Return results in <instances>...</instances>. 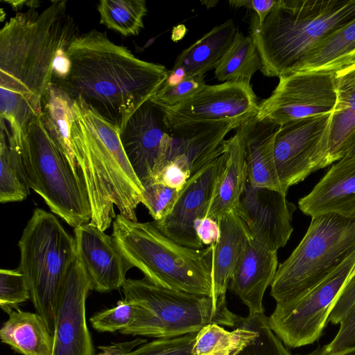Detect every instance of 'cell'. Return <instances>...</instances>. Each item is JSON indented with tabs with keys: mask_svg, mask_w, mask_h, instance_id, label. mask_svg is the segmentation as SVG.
<instances>
[{
	"mask_svg": "<svg viewBox=\"0 0 355 355\" xmlns=\"http://www.w3.org/2000/svg\"><path fill=\"white\" fill-rule=\"evenodd\" d=\"M339 324V329L333 340L323 345L325 351L329 354L355 347V302Z\"/></svg>",
	"mask_w": 355,
	"mask_h": 355,
	"instance_id": "obj_40",
	"label": "cell"
},
{
	"mask_svg": "<svg viewBox=\"0 0 355 355\" xmlns=\"http://www.w3.org/2000/svg\"><path fill=\"white\" fill-rule=\"evenodd\" d=\"M195 230L200 241L205 245L216 243L220 235L218 221L210 217H202L195 222Z\"/></svg>",
	"mask_w": 355,
	"mask_h": 355,
	"instance_id": "obj_43",
	"label": "cell"
},
{
	"mask_svg": "<svg viewBox=\"0 0 355 355\" xmlns=\"http://www.w3.org/2000/svg\"><path fill=\"white\" fill-rule=\"evenodd\" d=\"M257 336L248 316L232 331L220 325L209 324L198 333L192 355H236Z\"/></svg>",
	"mask_w": 355,
	"mask_h": 355,
	"instance_id": "obj_30",
	"label": "cell"
},
{
	"mask_svg": "<svg viewBox=\"0 0 355 355\" xmlns=\"http://www.w3.org/2000/svg\"><path fill=\"white\" fill-rule=\"evenodd\" d=\"M121 288L135 311L125 329L128 335L173 338L197 333L209 324L236 327L243 319L228 309L226 298L166 288L146 278H128Z\"/></svg>",
	"mask_w": 355,
	"mask_h": 355,
	"instance_id": "obj_6",
	"label": "cell"
},
{
	"mask_svg": "<svg viewBox=\"0 0 355 355\" xmlns=\"http://www.w3.org/2000/svg\"><path fill=\"white\" fill-rule=\"evenodd\" d=\"M73 105V100L63 89L58 83L51 82L42 98L41 116L70 164L80 176L71 142Z\"/></svg>",
	"mask_w": 355,
	"mask_h": 355,
	"instance_id": "obj_29",
	"label": "cell"
},
{
	"mask_svg": "<svg viewBox=\"0 0 355 355\" xmlns=\"http://www.w3.org/2000/svg\"><path fill=\"white\" fill-rule=\"evenodd\" d=\"M296 209L286 194L255 187L247 182L235 211L250 236L277 252L285 246L292 234Z\"/></svg>",
	"mask_w": 355,
	"mask_h": 355,
	"instance_id": "obj_16",
	"label": "cell"
},
{
	"mask_svg": "<svg viewBox=\"0 0 355 355\" xmlns=\"http://www.w3.org/2000/svg\"><path fill=\"white\" fill-rule=\"evenodd\" d=\"M205 85L204 76L187 77L173 87H162L149 101L159 107H173L192 98Z\"/></svg>",
	"mask_w": 355,
	"mask_h": 355,
	"instance_id": "obj_37",
	"label": "cell"
},
{
	"mask_svg": "<svg viewBox=\"0 0 355 355\" xmlns=\"http://www.w3.org/2000/svg\"><path fill=\"white\" fill-rule=\"evenodd\" d=\"M304 214L355 216V153L334 164L313 189L298 201Z\"/></svg>",
	"mask_w": 355,
	"mask_h": 355,
	"instance_id": "obj_21",
	"label": "cell"
},
{
	"mask_svg": "<svg viewBox=\"0 0 355 355\" xmlns=\"http://www.w3.org/2000/svg\"><path fill=\"white\" fill-rule=\"evenodd\" d=\"M112 237L119 250L149 282L166 288L214 297V244L203 248L183 246L161 232L152 222L132 220L117 214Z\"/></svg>",
	"mask_w": 355,
	"mask_h": 355,
	"instance_id": "obj_5",
	"label": "cell"
},
{
	"mask_svg": "<svg viewBox=\"0 0 355 355\" xmlns=\"http://www.w3.org/2000/svg\"><path fill=\"white\" fill-rule=\"evenodd\" d=\"M304 355H355V347L337 353L329 354L325 351L323 346H319L311 352Z\"/></svg>",
	"mask_w": 355,
	"mask_h": 355,
	"instance_id": "obj_47",
	"label": "cell"
},
{
	"mask_svg": "<svg viewBox=\"0 0 355 355\" xmlns=\"http://www.w3.org/2000/svg\"><path fill=\"white\" fill-rule=\"evenodd\" d=\"M71 142L91 208V223L103 231L119 214L137 220L144 187L120 139L121 129L80 98L73 100Z\"/></svg>",
	"mask_w": 355,
	"mask_h": 355,
	"instance_id": "obj_3",
	"label": "cell"
},
{
	"mask_svg": "<svg viewBox=\"0 0 355 355\" xmlns=\"http://www.w3.org/2000/svg\"><path fill=\"white\" fill-rule=\"evenodd\" d=\"M278 268L277 252L248 237L230 280L228 288L249 309V314L264 313V293Z\"/></svg>",
	"mask_w": 355,
	"mask_h": 355,
	"instance_id": "obj_20",
	"label": "cell"
},
{
	"mask_svg": "<svg viewBox=\"0 0 355 355\" xmlns=\"http://www.w3.org/2000/svg\"><path fill=\"white\" fill-rule=\"evenodd\" d=\"M256 116L236 128L244 146L248 182L253 187L287 195L277 174L274 155L275 139L280 125Z\"/></svg>",
	"mask_w": 355,
	"mask_h": 355,
	"instance_id": "obj_22",
	"label": "cell"
},
{
	"mask_svg": "<svg viewBox=\"0 0 355 355\" xmlns=\"http://www.w3.org/2000/svg\"><path fill=\"white\" fill-rule=\"evenodd\" d=\"M259 105L250 82L237 80L206 85L194 97L184 103L159 107L169 127L227 121L241 125L257 114Z\"/></svg>",
	"mask_w": 355,
	"mask_h": 355,
	"instance_id": "obj_13",
	"label": "cell"
},
{
	"mask_svg": "<svg viewBox=\"0 0 355 355\" xmlns=\"http://www.w3.org/2000/svg\"><path fill=\"white\" fill-rule=\"evenodd\" d=\"M277 1L232 0L229 1L228 3L232 7H245L252 10L256 14L259 23L262 24L275 6Z\"/></svg>",
	"mask_w": 355,
	"mask_h": 355,
	"instance_id": "obj_44",
	"label": "cell"
},
{
	"mask_svg": "<svg viewBox=\"0 0 355 355\" xmlns=\"http://www.w3.org/2000/svg\"><path fill=\"white\" fill-rule=\"evenodd\" d=\"M225 163V154L223 151L192 175L180 191L171 211L163 219L153 221L155 227L165 236L183 246L205 248L196 234L195 222L207 216Z\"/></svg>",
	"mask_w": 355,
	"mask_h": 355,
	"instance_id": "obj_15",
	"label": "cell"
},
{
	"mask_svg": "<svg viewBox=\"0 0 355 355\" xmlns=\"http://www.w3.org/2000/svg\"><path fill=\"white\" fill-rule=\"evenodd\" d=\"M354 153H355V142L352 145V148L349 149V152L347 153V154L346 155H353Z\"/></svg>",
	"mask_w": 355,
	"mask_h": 355,
	"instance_id": "obj_48",
	"label": "cell"
},
{
	"mask_svg": "<svg viewBox=\"0 0 355 355\" xmlns=\"http://www.w3.org/2000/svg\"><path fill=\"white\" fill-rule=\"evenodd\" d=\"M331 113L293 121L280 125L277 130L274 144L275 165L286 193L291 187L329 166Z\"/></svg>",
	"mask_w": 355,
	"mask_h": 355,
	"instance_id": "obj_11",
	"label": "cell"
},
{
	"mask_svg": "<svg viewBox=\"0 0 355 355\" xmlns=\"http://www.w3.org/2000/svg\"><path fill=\"white\" fill-rule=\"evenodd\" d=\"M134 313L133 306L121 300L114 307L94 314L89 321L98 331L114 333L127 327L132 321Z\"/></svg>",
	"mask_w": 355,
	"mask_h": 355,
	"instance_id": "obj_39",
	"label": "cell"
},
{
	"mask_svg": "<svg viewBox=\"0 0 355 355\" xmlns=\"http://www.w3.org/2000/svg\"><path fill=\"white\" fill-rule=\"evenodd\" d=\"M220 235L214 244L213 286L214 297L226 298V291L233 271L250 234L235 209L217 220Z\"/></svg>",
	"mask_w": 355,
	"mask_h": 355,
	"instance_id": "obj_24",
	"label": "cell"
},
{
	"mask_svg": "<svg viewBox=\"0 0 355 355\" xmlns=\"http://www.w3.org/2000/svg\"><path fill=\"white\" fill-rule=\"evenodd\" d=\"M261 69L256 45L250 35L238 31L235 38L214 71L215 78L221 82L246 80Z\"/></svg>",
	"mask_w": 355,
	"mask_h": 355,
	"instance_id": "obj_31",
	"label": "cell"
},
{
	"mask_svg": "<svg viewBox=\"0 0 355 355\" xmlns=\"http://www.w3.org/2000/svg\"><path fill=\"white\" fill-rule=\"evenodd\" d=\"M336 103L331 113L328 165L344 157L355 142V62L335 71Z\"/></svg>",
	"mask_w": 355,
	"mask_h": 355,
	"instance_id": "obj_23",
	"label": "cell"
},
{
	"mask_svg": "<svg viewBox=\"0 0 355 355\" xmlns=\"http://www.w3.org/2000/svg\"><path fill=\"white\" fill-rule=\"evenodd\" d=\"M0 338L22 355H53V336L37 313L12 311L0 329Z\"/></svg>",
	"mask_w": 355,
	"mask_h": 355,
	"instance_id": "obj_27",
	"label": "cell"
},
{
	"mask_svg": "<svg viewBox=\"0 0 355 355\" xmlns=\"http://www.w3.org/2000/svg\"><path fill=\"white\" fill-rule=\"evenodd\" d=\"M354 59L355 18L320 41L303 58L292 72L336 71L351 64Z\"/></svg>",
	"mask_w": 355,
	"mask_h": 355,
	"instance_id": "obj_28",
	"label": "cell"
},
{
	"mask_svg": "<svg viewBox=\"0 0 355 355\" xmlns=\"http://www.w3.org/2000/svg\"><path fill=\"white\" fill-rule=\"evenodd\" d=\"M355 18V0H277L262 24L254 12L250 36L269 77L291 73L331 33Z\"/></svg>",
	"mask_w": 355,
	"mask_h": 355,
	"instance_id": "obj_4",
	"label": "cell"
},
{
	"mask_svg": "<svg viewBox=\"0 0 355 355\" xmlns=\"http://www.w3.org/2000/svg\"><path fill=\"white\" fill-rule=\"evenodd\" d=\"M240 125L233 121L187 123L170 128V139L164 158L153 173L175 162L191 176L220 155L226 135Z\"/></svg>",
	"mask_w": 355,
	"mask_h": 355,
	"instance_id": "obj_18",
	"label": "cell"
},
{
	"mask_svg": "<svg viewBox=\"0 0 355 355\" xmlns=\"http://www.w3.org/2000/svg\"><path fill=\"white\" fill-rule=\"evenodd\" d=\"M238 32L232 19L214 26L202 37L183 50L172 69L182 71L186 77L204 76L216 69L232 45Z\"/></svg>",
	"mask_w": 355,
	"mask_h": 355,
	"instance_id": "obj_26",
	"label": "cell"
},
{
	"mask_svg": "<svg viewBox=\"0 0 355 355\" xmlns=\"http://www.w3.org/2000/svg\"><path fill=\"white\" fill-rule=\"evenodd\" d=\"M67 54L69 73L55 83L72 100L80 98L120 129L159 91L168 74L164 65L137 58L96 29L76 35Z\"/></svg>",
	"mask_w": 355,
	"mask_h": 355,
	"instance_id": "obj_2",
	"label": "cell"
},
{
	"mask_svg": "<svg viewBox=\"0 0 355 355\" xmlns=\"http://www.w3.org/2000/svg\"><path fill=\"white\" fill-rule=\"evenodd\" d=\"M169 138L170 128L163 111L150 101L121 129L123 150L142 186L153 182V172L163 158Z\"/></svg>",
	"mask_w": 355,
	"mask_h": 355,
	"instance_id": "obj_17",
	"label": "cell"
},
{
	"mask_svg": "<svg viewBox=\"0 0 355 355\" xmlns=\"http://www.w3.org/2000/svg\"><path fill=\"white\" fill-rule=\"evenodd\" d=\"M31 292L24 274L19 270H0V307L8 315L31 300Z\"/></svg>",
	"mask_w": 355,
	"mask_h": 355,
	"instance_id": "obj_35",
	"label": "cell"
},
{
	"mask_svg": "<svg viewBox=\"0 0 355 355\" xmlns=\"http://www.w3.org/2000/svg\"><path fill=\"white\" fill-rule=\"evenodd\" d=\"M67 48L59 49L53 62L52 82H56L64 78L69 73L71 61L67 54Z\"/></svg>",
	"mask_w": 355,
	"mask_h": 355,
	"instance_id": "obj_46",
	"label": "cell"
},
{
	"mask_svg": "<svg viewBox=\"0 0 355 355\" xmlns=\"http://www.w3.org/2000/svg\"><path fill=\"white\" fill-rule=\"evenodd\" d=\"M97 10L101 24L128 37L139 34L148 9L144 0H101Z\"/></svg>",
	"mask_w": 355,
	"mask_h": 355,
	"instance_id": "obj_32",
	"label": "cell"
},
{
	"mask_svg": "<svg viewBox=\"0 0 355 355\" xmlns=\"http://www.w3.org/2000/svg\"><path fill=\"white\" fill-rule=\"evenodd\" d=\"M225 163L206 217L217 220L235 209L248 182L247 165L239 132L225 140Z\"/></svg>",
	"mask_w": 355,
	"mask_h": 355,
	"instance_id": "obj_25",
	"label": "cell"
},
{
	"mask_svg": "<svg viewBox=\"0 0 355 355\" xmlns=\"http://www.w3.org/2000/svg\"><path fill=\"white\" fill-rule=\"evenodd\" d=\"M197 333L157 338L146 343L124 355H192V348Z\"/></svg>",
	"mask_w": 355,
	"mask_h": 355,
	"instance_id": "obj_38",
	"label": "cell"
},
{
	"mask_svg": "<svg viewBox=\"0 0 355 355\" xmlns=\"http://www.w3.org/2000/svg\"><path fill=\"white\" fill-rule=\"evenodd\" d=\"M73 230L76 250L91 279L92 289L108 293L122 288L131 266L112 236L91 222Z\"/></svg>",
	"mask_w": 355,
	"mask_h": 355,
	"instance_id": "obj_19",
	"label": "cell"
},
{
	"mask_svg": "<svg viewBox=\"0 0 355 355\" xmlns=\"http://www.w3.org/2000/svg\"><path fill=\"white\" fill-rule=\"evenodd\" d=\"M19 270L28 284L31 301L53 335L58 296L76 254V243L54 214L36 208L18 242Z\"/></svg>",
	"mask_w": 355,
	"mask_h": 355,
	"instance_id": "obj_8",
	"label": "cell"
},
{
	"mask_svg": "<svg viewBox=\"0 0 355 355\" xmlns=\"http://www.w3.org/2000/svg\"><path fill=\"white\" fill-rule=\"evenodd\" d=\"M355 270V250L315 286L288 301L276 303L268 318L273 332L289 347L313 344L322 336L332 306Z\"/></svg>",
	"mask_w": 355,
	"mask_h": 355,
	"instance_id": "obj_10",
	"label": "cell"
},
{
	"mask_svg": "<svg viewBox=\"0 0 355 355\" xmlns=\"http://www.w3.org/2000/svg\"><path fill=\"white\" fill-rule=\"evenodd\" d=\"M143 187L141 203L148 210L153 221L165 218L173 209L180 191L154 182H150Z\"/></svg>",
	"mask_w": 355,
	"mask_h": 355,
	"instance_id": "obj_36",
	"label": "cell"
},
{
	"mask_svg": "<svg viewBox=\"0 0 355 355\" xmlns=\"http://www.w3.org/2000/svg\"><path fill=\"white\" fill-rule=\"evenodd\" d=\"M66 0L39 12H19L0 31L1 128L18 146L31 123L42 114L44 95L52 82L57 51L77 35Z\"/></svg>",
	"mask_w": 355,
	"mask_h": 355,
	"instance_id": "obj_1",
	"label": "cell"
},
{
	"mask_svg": "<svg viewBox=\"0 0 355 355\" xmlns=\"http://www.w3.org/2000/svg\"><path fill=\"white\" fill-rule=\"evenodd\" d=\"M355 302V270L340 291L330 313L328 322L338 324Z\"/></svg>",
	"mask_w": 355,
	"mask_h": 355,
	"instance_id": "obj_41",
	"label": "cell"
},
{
	"mask_svg": "<svg viewBox=\"0 0 355 355\" xmlns=\"http://www.w3.org/2000/svg\"><path fill=\"white\" fill-rule=\"evenodd\" d=\"M0 202H21L29 195V188L20 173L17 162L10 149L6 134L0 137Z\"/></svg>",
	"mask_w": 355,
	"mask_h": 355,
	"instance_id": "obj_33",
	"label": "cell"
},
{
	"mask_svg": "<svg viewBox=\"0 0 355 355\" xmlns=\"http://www.w3.org/2000/svg\"><path fill=\"white\" fill-rule=\"evenodd\" d=\"M190 177V173L182 166L175 162H169L153 176V182L180 191Z\"/></svg>",
	"mask_w": 355,
	"mask_h": 355,
	"instance_id": "obj_42",
	"label": "cell"
},
{
	"mask_svg": "<svg viewBox=\"0 0 355 355\" xmlns=\"http://www.w3.org/2000/svg\"><path fill=\"white\" fill-rule=\"evenodd\" d=\"M257 336L236 355H293L273 332L264 313L249 314Z\"/></svg>",
	"mask_w": 355,
	"mask_h": 355,
	"instance_id": "obj_34",
	"label": "cell"
},
{
	"mask_svg": "<svg viewBox=\"0 0 355 355\" xmlns=\"http://www.w3.org/2000/svg\"><path fill=\"white\" fill-rule=\"evenodd\" d=\"M355 250V216L327 214L311 217L302 239L277 268L270 285L276 303L311 289Z\"/></svg>",
	"mask_w": 355,
	"mask_h": 355,
	"instance_id": "obj_9",
	"label": "cell"
},
{
	"mask_svg": "<svg viewBox=\"0 0 355 355\" xmlns=\"http://www.w3.org/2000/svg\"><path fill=\"white\" fill-rule=\"evenodd\" d=\"M354 62H355V59H354V60L352 63H354Z\"/></svg>",
	"mask_w": 355,
	"mask_h": 355,
	"instance_id": "obj_49",
	"label": "cell"
},
{
	"mask_svg": "<svg viewBox=\"0 0 355 355\" xmlns=\"http://www.w3.org/2000/svg\"><path fill=\"white\" fill-rule=\"evenodd\" d=\"M10 147V146H9ZM15 155L22 178L51 212L73 229L91 222L86 189L42 116L34 119Z\"/></svg>",
	"mask_w": 355,
	"mask_h": 355,
	"instance_id": "obj_7",
	"label": "cell"
},
{
	"mask_svg": "<svg viewBox=\"0 0 355 355\" xmlns=\"http://www.w3.org/2000/svg\"><path fill=\"white\" fill-rule=\"evenodd\" d=\"M146 343H147L146 339L138 338L122 343H112L106 346H98V348L101 350V352L96 355H124Z\"/></svg>",
	"mask_w": 355,
	"mask_h": 355,
	"instance_id": "obj_45",
	"label": "cell"
},
{
	"mask_svg": "<svg viewBox=\"0 0 355 355\" xmlns=\"http://www.w3.org/2000/svg\"><path fill=\"white\" fill-rule=\"evenodd\" d=\"M279 78L271 95L259 103L257 119L282 125L332 112L336 103L335 71H295Z\"/></svg>",
	"mask_w": 355,
	"mask_h": 355,
	"instance_id": "obj_12",
	"label": "cell"
},
{
	"mask_svg": "<svg viewBox=\"0 0 355 355\" xmlns=\"http://www.w3.org/2000/svg\"><path fill=\"white\" fill-rule=\"evenodd\" d=\"M90 290L91 279L76 250L57 299L53 355H96L85 315Z\"/></svg>",
	"mask_w": 355,
	"mask_h": 355,
	"instance_id": "obj_14",
	"label": "cell"
}]
</instances>
